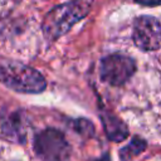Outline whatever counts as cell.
Instances as JSON below:
<instances>
[{"mask_svg":"<svg viewBox=\"0 0 161 161\" xmlns=\"http://www.w3.org/2000/svg\"><path fill=\"white\" fill-rule=\"evenodd\" d=\"M0 83L20 93H40L45 89V78L34 68L0 57Z\"/></svg>","mask_w":161,"mask_h":161,"instance_id":"cell-1","label":"cell"},{"mask_svg":"<svg viewBox=\"0 0 161 161\" xmlns=\"http://www.w3.org/2000/svg\"><path fill=\"white\" fill-rule=\"evenodd\" d=\"M89 11V4L83 0H74L53 8L44 18L43 31L47 38L57 39L65 34L75 23L83 19Z\"/></svg>","mask_w":161,"mask_h":161,"instance_id":"cell-2","label":"cell"},{"mask_svg":"<svg viewBox=\"0 0 161 161\" xmlns=\"http://www.w3.org/2000/svg\"><path fill=\"white\" fill-rule=\"evenodd\" d=\"M34 151L42 161H67L70 155V145L59 130L45 128L35 135Z\"/></svg>","mask_w":161,"mask_h":161,"instance_id":"cell-3","label":"cell"},{"mask_svg":"<svg viewBox=\"0 0 161 161\" xmlns=\"http://www.w3.org/2000/svg\"><path fill=\"white\" fill-rule=\"evenodd\" d=\"M136 72V63L123 54H111L101 60L99 74L103 82L111 86L125 84Z\"/></svg>","mask_w":161,"mask_h":161,"instance_id":"cell-4","label":"cell"},{"mask_svg":"<svg viewBox=\"0 0 161 161\" xmlns=\"http://www.w3.org/2000/svg\"><path fill=\"white\" fill-rule=\"evenodd\" d=\"M133 42L146 52L161 48V24L153 16H140L133 24Z\"/></svg>","mask_w":161,"mask_h":161,"instance_id":"cell-5","label":"cell"},{"mask_svg":"<svg viewBox=\"0 0 161 161\" xmlns=\"http://www.w3.org/2000/svg\"><path fill=\"white\" fill-rule=\"evenodd\" d=\"M3 132L15 140V141H23L25 138V119L20 111H13V112H5L0 121Z\"/></svg>","mask_w":161,"mask_h":161,"instance_id":"cell-6","label":"cell"},{"mask_svg":"<svg viewBox=\"0 0 161 161\" xmlns=\"http://www.w3.org/2000/svg\"><path fill=\"white\" fill-rule=\"evenodd\" d=\"M101 118L103 122L106 135L111 141L118 142V141L125 140L128 136L127 126L114 114H112L109 112H104L101 114Z\"/></svg>","mask_w":161,"mask_h":161,"instance_id":"cell-7","label":"cell"},{"mask_svg":"<svg viewBox=\"0 0 161 161\" xmlns=\"http://www.w3.org/2000/svg\"><path fill=\"white\" fill-rule=\"evenodd\" d=\"M146 147V142L140 138H133V141L131 143H128L126 147H123L119 152V157L122 158V161H128L130 158H132L133 156L138 155L140 152H142Z\"/></svg>","mask_w":161,"mask_h":161,"instance_id":"cell-8","label":"cell"},{"mask_svg":"<svg viewBox=\"0 0 161 161\" xmlns=\"http://www.w3.org/2000/svg\"><path fill=\"white\" fill-rule=\"evenodd\" d=\"M77 132L79 133H83V135H92L93 133V125L91 122H88L87 119H77L75 125H74Z\"/></svg>","mask_w":161,"mask_h":161,"instance_id":"cell-9","label":"cell"},{"mask_svg":"<svg viewBox=\"0 0 161 161\" xmlns=\"http://www.w3.org/2000/svg\"><path fill=\"white\" fill-rule=\"evenodd\" d=\"M136 1L142 5H151V6L161 5V0H136Z\"/></svg>","mask_w":161,"mask_h":161,"instance_id":"cell-10","label":"cell"}]
</instances>
